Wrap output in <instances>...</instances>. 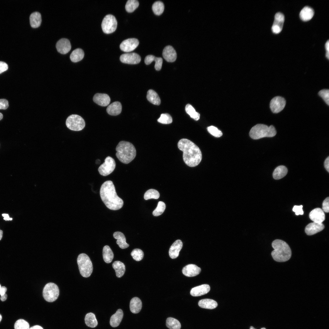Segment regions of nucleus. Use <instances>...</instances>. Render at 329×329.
I'll return each mask as SVG.
<instances>
[{
  "instance_id": "obj_41",
  "label": "nucleus",
  "mask_w": 329,
  "mask_h": 329,
  "mask_svg": "<svg viewBox=\"0 0 329 329\" xmlns=\"http://www.w3.org/2000/svg\"><path fill=\"white\" fill-rule=\"evenodd\" d=\"M14 327L15 329H29L30 325L29 323L25 320L19 319L15 323Z\"/></svg>"
},
{
  "instance_id": "obj_16",
  "label": "nucleus",
  "mask_w": 329,
  "mask_h": 329,
  "mask_svg": "<svg viewBox=\"0 0 329 329\" xmlns=\"http://www.w3.org/2000/svg\"><path fill=\"white\" fill-rule=\"evenodd\" d=\"M56 48L58 52L65 54L68 53L71 48V44L69 41L66 38L60 39L57 42Z\"/></svg>"
},
{
  "instance_id": "obj_43",
  "label": "nucleus",
  "mask_w": 329,
  "mask_h": 329,
  "mask_svg": "<svg viewBox=\"0 0 329 329\" xmlns=\"http://www.w3.org/2000/svg\"><path fill=\"white\" fill-rule=\"evenodd\" d=\"M166 205L164 202H159L157 207L153 212V215L155 216L161 215L164 211Z\"/></svg>"
},
{
  "instance_id": "obj_61",
  "label": "nucleus",
  "mask_w": 329,
  "mask_h": 329,
  "mask_svg": "<svg viewBox=\"0 0 329 329\" xmlns=\"http://www.w3.org/2000/svg\"><path fill=\"white\" fill-rule=\"evenodd\" d=\"M249 329H256L253 326H251L250 327ZM261 329H266L265 327H263V328H262Z\"/></svg>"
},
{
  "instance_id": "obj_57",
  "label": "nucleus",
  "mask_w": 329,
  "mask_h": 329,
  "mask_svg": "<svg viewBox=\"0 0 329 329\" xmlns=\"http://www.w3.org/2000/svg\"><path fill=\"white\" fill-rule=\"evenodd\" d=\"M29 329H43V328L40 326L36 325L31 327Z\"/></svg>"
},
{
  "instance_id": "obj_33",
  "label": "nucleus",
  "mask_w": 329,
  "mask_h": 329,
  "mask_svg": "<svg viewBox=\"0 0 329 329\" xmlns=\"http://www.w3.org/2000/svg\"><path fill=\"white\" fill-rule=\"evenodd\" d=\"M84 52L82 49L80 48H77L72 52L70 58L72 62H76L82 60L84 57Z\"/></svg>"
},
{
  "instance_id": "obj_18",
  "label": "nucleus",
  "mask_w": 329,
  "mask_h": 329,
  "mask_svg": "<svg viewBox=\"0 0 329 329\" xmlns=\"http://www.w3.org/2000/svg\"><path fill=\"white\" fill-rule=\"evenodd\" d=\"M201 271V268L194 264H189L182 269V272L186 276L192 277L198 275Z\"/></svg>"
},
{
  "instance_id": "obj_9",
  "label": "nucleus",
  "mask_w": 329,
  "mask_h": 329,
  "mask_svg": "<svg viewBox=\"0 0 329 329\" xmlns=\"http://www.w3.org/2000/svg\"><path fill=\"white\" fill-rule=\"evenodd\" d=\"M117 22L115 17L111 14L106 15L103 19L101 27L104 33L107 34L114 32L117 28Z\"/></svg>"
},
{
  "instance_id": "obj_1",
  "label": "nucleus",
  "mask_w": 329,
  "mask_h": 329,
  "mask_svg": "<svg viewBox=\"0 0 329 329\" xmlns=\"http://www.w3.org/2000/svg\"><path fill=\"white\" fill-rule=\"evenodd\" d=\"M178 146L183 152V160L187 165L194 167L200 163L202 158L201 151L192 141L186 139H182L179 141Z\"/></svg>"
},
{
  "instance_id": "obj_49",
  "label": "nucleus",
  "mask_w": 329,
  "mask_h": 329,
  "mask_svg": "<svg viewBox=\"0 0 329 329\" xmlns=\"http://www.w3.org/2000/svg\"><path fill=\"white\" fill-rule=\"evenodd\" d=\"M302 207L303 206L302 205L294 206L292 209V210L295 212L296 215H302L304 213L302 209Z\"/></svg>"
},
{
  "instance_id": "obj_62",
  "label": "nucleus",
  "mask_w": 329,
  "mask_h": 329,
  "mask_svg": "<svg viewBox=\"0 0 329 329\" xmlns=\"http://www.w3.org/2000/svg\"><path fill=\"white\" fill-rule=\"evenodd\" d=\"M3 118V115L1 113H0V120H1Z\"/></svg>"
},
{
  "instance_id": "obj_42",
  "label": "nucleus",
  "mask_w": 329,
  "mask_h": 329,
  "mask_svg": "<svg viewBox=\"0 0 329 329\" xmlns=\"http://www.w3.org/2000/svg\"><path fill=\"white\" fill-rule=\"evenodd\" d=\"M131 255L133 259L138 261L141 260L144 256L143 251L137 248L133 249L131 252Z\"/></svg>"
},
{
  "instance_id": "obj_19",
  "label": "nucleus",
  "mask_w": 329,
  "mask_h": 329,
  "mask_svg": "<svg viewBox=\"0 0 329 329\" xmlns=\"http://www.w3.org/2000/svg\"><path fill=\"white\" fill-rule=\"evenodd\" d=\"M324 228V226L322 223L313 222L309 224L306 227L305 230L307 235H311L320 232Z\"/></svg>"
},
{
  "instance_id": "obj_20",
  "label": "nucleus",
  "mask_w": 329,
  "mask_h": 329,
  "mask_svg": "<svg viewBox=\"0 0 329 329\" xmlns=\"http://www.w3.org/2000/svg\"><path fill=\"white\" fill-rule=\"evenodd\" d=\"M94 101L97 104L102 106H106L110 102L109 96L105 94L97 93L93 98Z\"/></svg>"
},
{
  "instance_id": "obj_50",
  "label": "nucleus",
  "mask_w": 329,
  "mask_h": 329,
  "mask_svg": "<svg viewBox=\"0 0 329 329\" xmlns=\"http://www.w3.org/2000/svg\"><path fill=\"white\" fill-rule=\"evenodd\" d=\"M9 107L8 101L4 99H0V109H6Z\"/></svg>"
},
{
  "instance_id": "obj_24",
  "label": "nucleus",
  "mask_w": 329,
  "mask_h": 329,
  "mask_svg": "<svg viewBox=\"0 0 329 329\" xmlns=\"http://www.w3.org/2000/svg\"><path fill=\"white\" fill-rule=\"evenodd\" d=\"M314 14V11L311 7L306 6L301 10L299 16L303 21H307L311 19Z\"/></svg>"
},
{
  "instance_id": "obj_10",
  "label": "nucleus",
  "mask_w": 329,
  "mask_h": 329,
  "mask_svg": "<svg viewBox=\"0 0 329 329\" xmlns=\"http://www.w3.org/2000/svg\"><path fill=\"white\" fill-rule=\"evenodd\" d=\"M115 166L114 159L110 156H108L105 159L104 162L99 167L98 171L101 175L106 176L113 171Z\"/></svg>"
},
{
  "instance_id": "obj_28",
  "label": "nucleus",
  "mask_w": 329,
  "mask_h": 329,
  "mask_svg": "<svg viewBox=\"0 0 329 329\" xmlns=\"http://www.w3.org/2000/svg\"><path fill=\"white\" fill-rule=\"evenodd\" d=\"M198 304L201 308L209 309H215L218 305L217 302L215 301L208 299L200 300L198 302Z\"/></svg>"
},
{
  "instance_id": "obj_29",
  "label": "nucleus",
  "mask_w": 329,
  "mask_h": 329,
  "mask_svg": "<svg viewBox=\"0 0 329 329\" xmlns=\"http://www.w3.org/2000/svg\"><path fill=\"white\" fill-rule=\"evenodd\" d=\"M30 23L33 28H37L41 25V14L38 12H35L32 13L30 17Z\"/></svg>"
},
{
  "instance_id": "obj_63",
  "label": "nucleus",
  "mask_w": 329,
  "mask_h": 329,
  "mask_svg": "<svg viewBox=\"0 0 329 329\" xmlns=\"http://www.w3.org/2000/svg\"><path fill=\"white\" fill-rule=\"evenodd\" d=\"M2 319V316L1 314H0V322Z\"/></svg>"
},
{
  "instance_id": "obj_5",
  "label": "nucleus",
  "mask_w": 329,
  "mask_h": 329,
  "mask_svg": "<svg viewBox=\"0 0 329 329\" xmlns=\"http://www.w3.org/2000/svg\"><path fill=\"white\" fill-rule=\"evenodd\" d=\"M276 130L273 125L269 126L263 124H257L250 129L249 135L251 138L257 140L265 137H271L276 135Z\"/></svg>"
},
{
  "instance_id": "obj_38",
  "label": "nucleus",
  "mask_w": 329,
  "mask_h": 329,
  "mask_svg": "<svg viewBox=\"0 0 329 329\" xmlns=\"http://www.w3.org/2000/svg\"><path fill=\"white\" fill-rule=\"evenodd\" d=\"M186 112L190 117L196 121L198 120L200 117V114L196 111L195 109L190 104H187L185 107Z\"/></svg>"
},
{
  "instance_id": "obj_37",
  "label": "nucleus",
  "mask_w": 329,
  "mask_h": 329,
  "mask_svg": "<svg viewBox=\"0 0 329 329\" xmlns=\"http://www.w3.org/2000/svg\"><path fill=\"white\" fill-rule=\"evenodd\" d=\"M152 9L155 14L158 16L160 15L164 11V4L160 1L155 2L152 5Z\"/></svg>"
},
{
  "instance_id": "obj_22",
  "label": "nucleus",
  "mask_w": 329,
  "mask_h": 329,
  "mask_svg": "<svg viewBox=\"0 0 329 329\" xmlns=\"http://www.w3.org/2000/svg\"><path fill=\"white\" fill-rule=\"evenodd\" d=\"M210 290V286L207 284H203L193 288L190 293L193 296H200L207 294Z\"/></svg>"
},
{
  "instance_id": "obj_40",
  "label": "nucleus",
  "mask_w": 329,
  "mask_h": 329,
  "mask_svg": "<svg viewBox=\"0 0 329 329\" xmlns=\"http://www.w3.org/2000/svg\"><path fill=\"white\" fill-rule=\"evenodd\" d=\"M159 196V193L157 190L154 189H150L145 193L144 198L145 200H148L151 199H157Z\"/></svg>"
},
{
  "instance_id": "obj_27",
  "label": "nucleus",
  "mask_w": 329,
  "mask_h": 329,
  "mask_svg": "<svg viewBox=\"0 0 329 329\" xmlns=\"http://www.w3.org/2000/svg\"><path fill=\"white\" fill-rule=\"evenodd\" d=\"M129 307L130 310L132 313H139L142 307V302L141 300L137 297H133L130 300Z\"/></svg>"
},
{
  "instance_id": "obj_14",
  "label": "nucleus",
  "mask_w": 329,
  "mask_h": 329,
  "mask_svg": "<svg viewBox=\"0 0 329 329\" xmlns=\"http://www.w3.org/2000/svg\"><path fill=\"white\" fill-rule=\"evenodd\" d=\"M141 59L140 56L135 53L124 54L120 57V60L122 62L129 64H138L140 62Z\"/></svg>"
},
{
  "instance_id": "obj_54",
  "label": "nucleus",
  "mask_w": 329,
  "mask_h": 329,
  "mask_svg": "<svg viewBox=\"0 0 329 329\" xmlns=\"http://www.w3.org/2000/svg\"><path fill=\"white\" fill-rule=\"evenodd\" d=\"M324 166L328 172H329V157L328 156L325 160L324 162Z\"/></svg>"
},
{
  "instance_id": "obj_13",
  "label": "nucleus",
  "mask_w": 329,
  "mask_h": 329,
  "mask_svg": "<svg viewBox=\"0 0 329 329\" xmlns=\"http://www.w3.org/2000/svg\"><path fill=\"white\" fill-rule=\"evenodd\" d=\"M285 20L284 14L281 12L276 13L271 30L272 32L275 34L279 33L281 31Z\"/></svg>"
},
{
  "instance_id": "obj_3",
  "label": "nucleus",
  "mask_w": 329,
  "mask_h": 329,
  "mask_svg": "<svg viewBox=\"0 0 329 329\" xmlns=\"http://www.w3.org/2000/svg\"><path fill=\"white\" fill-rule=\"evenodd\" d=\"M116 156L120 161L128 164L135 157L136 150L134 146L131 143L125 141H120L116 148Z\"/></svg>"
},
{
  "instance_id": "obj_39",
  "label": "nucleus",
  "mask_w": 329,
  "mask_h": 329,
  "mask_svg": "<svg viewBox=\"0 0 329 329\" xmlns=\"http://www.w3.org/2000/svg\"><path fill=\"white\" fill-rule=\"evenodd\" d=\"M139 2L136 0H129L126 4L125 9L128 12H133L138 6Z\"/></svg>"
},
{
  "instance_id": "obj_7",
  "label": "nucleus",
  "mask_w": 329,
  "mask_h": 329,
  "mask_svg": "<svg viewBox=\"0 0 329 329\" xmlns=\"http://www.w3.org/2000/svg\"><path fill=\"white\" fill-rule=\"evenodd\" d=\"M59 295V289L55 283L50 282L46 284L43 289V295L44 299L49 302L56 300Z\"/></svg>"
},
{
  "instance_id": "obj_48",
  "label": "nucleus",
  "mask_w": 329,
  "mask_h": 329,
  "mask_svg": "<svg viewBox=\"0 0 329 329\" xmlns=\"http://www.w3.org/2000/svg\"><path fill=\"white\" fill-rule=\"evenodd\" d=\"M322 210L325 212L328 213L329 211V197L326 198L323 201L322 203Z\"/></svg>"
},
{
  "instance_id": "obj_60",
  "label": "nucleus",
  "mask_w": 329,
  "mask_h": 329,
  "mask_svg": "<svg viewBox=\"0 0 329 329\" xmlns=\"http://www.w3.org/2000/svg\"><path fill=\"white\" fill-rule=\"evenodd\" d=\"M2 216L4 217H9V215L7 214H3Z\"/></svg>"
},
{
  "instance_id": "obj_32",
  "label": "nucleus",
  "mask_w": 329,
  "mask_h": 329,
  "mask_svg": "<svg viewBox=\"0 0 329 329\" xmlns=\"http://www.w3.org/2000/svg\"><path fill=\"white\" fill-rule=\"evenodd\" d=\"M147 98L150 102L154 104L158 105L161 103V100L158 95L152 90L150 89L148 91Z\"/></svg>"
},
{
  "instance_id": "obj_15",
  "label": "nucleus",
  "mask_w": 329,
  "mask_h": 329,
  "mask_svg": "<svg viewBox=\"0 0 329 329\" xmlns=\"http://www.w3.org/2000/svg\"><path fill=\"white\" fill-rule=\"evenodd\" d=\"M309 218L313 221L318 223H322L325 219L324 211L320 208L313 210L310 213Z\"/></svg>"
},
{
  "instance_id": "obj_47",
  "label": "nucleus",
  "mask_w": 329,
  "mask_h": 329,
  "mask_svg": "<svg viewBox=\"0 0 329 329\" xmlns=\"http://www.w3.org/2000/svg\"><path fill=\"white\" fill-rule=\"evenodd\" d=\"M154 61L155 62L154 66L155 69L157 71L160 70L161 68L163 63L162 58L160 57H155Z\"/></svg>"
},
{
  "instance_id": "obj_36",
  "label": "nucleus",
  "mask_w": 329,
  "mask_h": 329,
  "mask_svg": "<svg viewBox=\"0 0 329 329\" xmlns=\"http://www.w3.org/2000/svg\"><path fill=\"white\" fill-rule=\"evenodd\" d=\"M166 325L170 329H180L181 327L179 322L177 320L171 317L167 318Z\"/></svg>"
},
{
  "instance_id": "obj_21",
  "label": "nucleus",
  "mask_w": 329,
  "mask_h": 329,
  "mask_svg": "<svg viewBox=\"0 0 329 329\" xmlns=\"http://www.w3.org/2000/svg\"><path fill=\"white\" fill-rule=\"evenodd\" d=\"M182 241L179 239L176 240L171 245L169 251V254L172 259L176 258L182 247Z\"/></svg>"
},
{
  "instance_id": "obj_26",
  "label": "nucleus",
  "mask_w": 329,
  "mask_h": 329,
  "mask_svg": "<svg viewBox=\"0 0 329 329\" xmlns=\"http://www.w3.org/2000/svg\"><path fill=\"white\" fill-rule=\"evenodd\" d=\"M114 238L116 239L117 244L122 249L128 248L129 245L126 242V238L124 234L120 232H115L113 235Z\"/></svg>"
},
{
  "instance_id": "obj_2",
  "label": "nucleus",
  "mask_w": 329,
  "mask_h": 329,
  "mask_svg": "<svg viewBox=\"0 0 329 329\" xmlns=\"http://www.w3.org/2000/svg\"><path fill=\"white\" fill-rule=\"evenodd\" d=\"M100 192L102 201L108 209L116 210L122 207L123 201L117 195L112 181L104 182L101 187Z\"/></svg>"
},
{
  "instance_id": "obj_23",
  "label": "nucleus",
  "mask_w": 329,
  "mask_h": 329,
  "mask_svg": "<svg viewBox=\"0 0 329 329\" xmlns=\"http://www.w3.org/2000/svg\"><path fill=\"white\" fill-rule=\"evenodd\" d=\"M122 110L121 103L119 101H115L108 106L106 111L109 115L115 116L119 114L121 112Z\"/></svg>"
},
{
  "instance_id": "obj_44",
  "label": "nucleus",
  "mask_w": 329,
  "mask_h": 329,
  "mask_svg": "<svg viewBox=\"0 0 329 329\" xmlns=\"http://www.w3.org/2000/svg\"><path fill=\"white\" fill-rule=\"evenodd\" d=\"M157 121L163 124H169L172 123V119L169 114L168 113L162 114L157 119Z\"/></svg>"
},
{
  "instance_id": "obj_30",
  "label": "nucleus",
  "mask_w": 329,
  "mask_h": 329,
  "mask_svg": "<svg viewBox=\"0 0 329 329\" xmlns=\"http://www.w3.org/2000/svg\"><path fill=\"white\" fill-rule=\"evenodd\" d=\"M287 172L288 169L285 166L280 165L274 169L273 173V176L275 179H279L284 177Z\"/></svg>"
},
{
  "instance_id": "obj_56",
  "label": "nucleus",
  "mask_w": 329,
  "mask_h": 329,
  "mask_svg": "<svg viewBox=\"0 0 329 329\" xmlns=\"http://www.w3.org/2000/svg\"><path fill=\"white\" fill-rule=\"evenodd\" d=\"M7 295L5 293L3 295L1 296L0 299L2 301H4L6 300L7 298Z\"/></svg>"
},
{
  "instance_id": "obj_25",
  "label": "nucleus",
  "mask_w": 329,
  "mask_h": 329,
  "mask_svg": "<svg viewBox=\"0 0 329 329\" xmlns=\"http://www.w3.org/2000/svg\"><path fill=\"white\" fill-rule=\"evenodd\" d=\"M123 316L122 310L121 309L118 310L111 317L110 323L111 326L113 327L118 326L122 320Z\"/></svg>"
},
{
  "instance_id": "obj_64",
  "label": "nucleus",
  "mask_w": 329,
  "mask_h": 329,
  "mask_svg": "<svg viewBox=\"0 0 329 329\" xmlns=\"http://www.w3.org/2000/svg\"><path fill=\"white\" fill-rule=\"evenodd\" d=\"M1 287V285L0 284V288Z\"/></svg>"
},
{
  "instance_id": "obj_51",
  "label": "nucleus",
  "mask_w": 329,
  "mask_h": 329,
  "mask_svg": "<svg viewBox=\"0 0 329 329\" xmlns=\"http://www.w3.org/2000/svg\"><path fill=\"white\" fill-rule=\"evenodd\" d=\"M156 57L152 55H149L147 56L144 59V62L147 65L150 64L154 61Z\"/></svg>"
},
{
  "instance_id": "obj_58",
  "label": "nucleus",
  "mask_w": 329,
  "mask_h": 329,
  "mask_svg": "<svg viewBox=\"0 0 329 329\" xmlns=\"http://www.w3.org/2000/svg\"><path fill=\"white\" fill-rule=\"evenodd\" d=\"M4 219L5 220H12V218H10L9 217H4Z\"/></svg>"
},
{
  "instance_id": "obj_11",
  "label": "nucleus",
  "mask_w": 329,
  "mask_h": 329,
  "mask_svg": "<svg viewBox=\"0 0 329 329\" xmlns=\"http://www.w3.org/2000/svg\"><path fill=\"white\" fill-rule=\"evenodd\" d=\"M286 104L285 99L283 97L277 96L273 98L271 100L270 106L271 111L277 113L284 108Z\"/></svg>"
},
{
  "instance_id": "obj_34",
  "label": "nucleus",
  "mask_w": 329,
  "mask_h": 329,
  "mask_svg": "<svg viewBox=\"0 0 329 329\" xmlns=\"http://www.w3.org/2000/svg\"><path fill=\"white\" fill-rule=\"evenodd\" d=\"M103 256L104 261L107 263L111 262L114 258V254L110 247L105 246L103 249Z\"/></svg>"
},
{
  "instance_id": "obj_45",
  "label": "nucleus",
  "mask_w": 329,
  "mask_h": 329,
  "mask_svg": "<svg viewBox=\"0 0 329 329\" xmlns=\"http://www.w3.org/2000/svg\"><path fill=\"white\" fill-rule=\"evenodd\" d=\"M208 132L212 135L216 137H219L222 135L221 131L215 126H210L207 128Z\"/></svg>"
},
{
  "instance_id": "obj_6",
  "label": "nucleus",
  "mask_w": 329,
  "mask_h": 329,
  "mask_svg": "<svg viewBox=\"0 0 329 329\" xmlns=\"http://www.w3.org/2000/svg\"><path fill=\"white\" fill-rule=\"evenodd\" d=\"M77 263L81 275L85 278L90 277L93 272V267L89 257L85 253L80 254L77 258Z\"/></svg>"
},
{
  "instance_id": "obj_8",
  "label": "nucleus",
  "mask_w": 329,
  "mask_h": 329,
  "mask_svg": "<svg viewBox=\"0 0 329 329\" xmlns=\"http://www.w3.org/2000/svg\"><path fill=\"white\" fill-rule=\"evenodd\" d=\"M66 125L67 128L71 130L80 131L85 127V122L83 119L77 115H72L66 119Z\"/></svg>"
},
{
  "instance_id": "obj_59",
  "label": "nucleus",
  "mask_w": 329,
  "mask_h": 329,
  "mask_svg": "<svg viewBox=\"0 0 329 329\" xmlns=\"http://www.w3.org/2000/svg\"><path fill=\"white\" fill-rule=\"evenodd\" d=\"M3 231L0 230V240L1 239L2 237Z\"/></svg>"
},
{
  "instance_id": "obj_46",
  "label": "nucleus",
  "mask_w": 329,
  "mask_h": 329,
  "mask_svg": "<svg viewBox=\"0 0 329 329\" xmlns=\"http://www.w3.org/2000/svg\"><path fill=\"white\" fill-rule=\"evenodd\" d=\"M319 95L323 99L326 104H329V90L324 89L320 91L318 93Z\"/></svg>"
},
{
  "instance_id": "obj_12",
  "label": "nucleus",
  "mask_w": 329,
  "mask_h": 329,
  "mask_svg": "<svg viewBox=\"0 0 329 329\" xmlns=\"http://www.w3.org/2000/svg\"><path fill=\"white\" fill-rule=\"evenodd\" d=\"M139 44L138 40L135 38H130L123 41L120 45L121 50L125 52H129L134 50Z\"/></svg>"
},
{
  "instance_id": "obj_52",
  "label": "nucleus",
  "mask_w": 329,
  "mask_h": 329,
  "mask_svg": "<svg viewBox=\"0 0 329 329\" xmlns=\"http://www.w3.org/2000/svg\"><path fill=\"white\" fill-rule=\"evenodd\" d=\"M8 68L7 63L3 62L0 61V74L7 70Z\"/></svg>"
},
{
  "instance_id": "obj_17",
  "label": "nucleus",
  "mask_w": 329,
  "mask_h": 329,
  "mask_svg": "<svg viewBox=\"0 0 329 329\" xmlns=\"http://www.w3.org/2000/svg\"><path fill=\"white\" fill-rule=\"evenodd\" d=\"M162 55L164 58L168 62H175L177 58V53L174 48L171 46L168 45L164 49Z\"/></svg>"
},
{
  "instance_id": "obj_35",
  "label": "nucleus",
  "mask_w": 329,
  "mask_h": 329,
  "mask_svg": "<svg viewBox=\"0 0 329 329\" xmlns=\"http://www.w3.org/2000/svg\"><path fill=\"white\" fill-rule=\"evenodd\" d=\"M85 321L86 325L90 327H94L98 324L95 315L92 313H88L86 315Z\"/></svg>"
},
{
  "instance_id": "obj_4",
  "label": "nucleus",
  "mask_w": 329,
  "mask_h": 329,
  "mask_svg": "<svg viewBox=\"0 0 329 329\" xmlns=\"http://www.w3.org/2000/svg\"><path fill=\"white\" fill-rule=\"evenodd\" d=\"M272 246L274 250L271 252V255L275 261L278 262H284L290 258L292 255L291 250L285 242L277 239L272 242Z\"/></svg>"
},
{
  "instance_id": "obj_53",
  "label": "nucleus",
  "mask_w": 329,
  "mask_h": 329,
  "mask_svg": "<svg viewBox=\"0 0 329 329\" xmlns=\"http://www.w3.org/2000/svg\"><path fill=\"white\" fill-rule=\"evenodd\" d=\"M325 48L326 50V56L329 59V40L326 42L325 44Z\"/></svg>"
},
{
  "instance_id": "obj_55",
  "label": "nucleus",
  "mask_w": 329,
  "mask_h": 329,
  "mask_svg": "<svg viewBox=\"0 0 329 329\" xmlns=\"http://www.w3.org/2000/svg\"><path fill=\"white\" fill-rule=\"evenodd\" d=\"M7 289L5 286H2L0 288V295L1 296L4 295L6 292Z\"/></svg>"
},
{
  "instance_id": "obj_31",
  "label": "nucleus",
  "mask_w": 329,
  "mask_h": 329,
  "mask_svg": "<svg viewBox=\"0 0 329 329\" xmlns=\"http://www.w3.org/2000/svg\"><path fill=\"white\" fill-rule=\"evenodd\" d=\"M113 268L115 269L116 276L118 278H121L124 274L125 271V266L122 262L116 261L114 262L112 264Z\"/></svg>"
}]
</instances>
